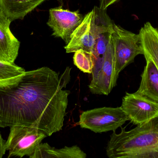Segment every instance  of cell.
Listing matches in <instances>:
<instances>
[{
	"label": "cell",
	"mask_w": 158,
	"mask_h": 158,
	"mask_svg": "<svg viewBox=\"0 0 158 158\" xmlns=\"http://www.w3.org/2000/svg\"><path fill=\"white\" fill-rule=\"evenodd\" d=\"M48 67L0 81V127L39 129L50 136L62 130L70 92Z\"/></svg>",
	"instance_id": "1"
},
{
	"label": "cell",
	"mask_w": 158,
	"mask_h": 158,
	"mask_svg": "<svg viewBox=\"0 0 158 158\" xmlns=\"http://www.w3.org/2000/svg\"><path fill=\"white\" fill-rule=\"evenodd\" d=\"M113 131L106 150L110 158H158V117L126 131Z\"/></svg>",
	"instance_id": "2"
},
{
	"label": "cell",
	"mask_w": 158,
	"mask_h": 158,
	"mask_svg": "<svg viewBox=\"0 0 158 158\" xmlns=\"http://www.w3.org/2000/svg\"><path fill=\"white\" fill-rule=\"evenodd\" d=\"M114 54L115 75L118 79L119 73L134 61L144 51L140 34H135L114 24L111 35Z\"/></svg>",
	"instance_id": "3"
},
{
	"label": "cell",
	"mask_w": 158,
	"mask_h": 158,
	"mask_svg": "<svg viewBox=\"0 0 158 158\" xmlns=\"http://www.w3.org/2000/svg\"><path fill=\"white\" fill-rule=\"evenodd\" d=\"M129 121L121 107H102L84 111L80 116L79 124L83 129L96 133L116 131Z\"/></svg>",
	"instance_id": "4"
},
{
	"label": "cell",
	"mask_w": 158,
	"mask_h": 158,
	"mask_svg": "<svg viewBox=\"0 0 158 158\" xmlns=\"http://www.w3.org/2000/svg\"><path fill=\"white\" fill-rule=\"evenodd\" d=\"M47 136L37 128L20 125L11 126L5 143L6 151H9L8 158L29 157Z\"/></svg>",
	"instance_id": "5"
},
{
	"label": "cell",
	"mask_w": 158,
	"mask_h": 158,
	"mask_svg": "<svg viewBox=\"0 0 158 158\" xmlns=\"http://www.w3.org/2000/svg\"><path fill=\"white\" fill-rule=\"evenodd\" d=\"M92 74L93 78L89 88L92 94L108 95L117 85L118 79L115 75L114 49L111 37L102 65L94 66Z\"/></svg>",
	"instance_id": "6"
},
{
	"label": "cell",
	"mask_w": 158,
	"mask_h": 158,
	"mask_svg": "<svg viewBox=\"0 0 158 158\" xmlns=\"http://www.w3.org/2000/svg\"><path fill=\"white\" fill-rule=\"evenodd\" d=\"M121 107L129 121L135 125L146 123L158 117V103L135 92H126Z\"/></svg>",
	"instance_id": "7"
},
{
	"label": "cell",
	"mask_w": 158,
	"mask_h": 158,
	"mask_svg": "<svg viewBox=\"0 0 158 158\" xmlns=\"http://www.w3.org/2000/svg\"><path fill=\"white\" fill-rule=\"evenodd\" d=\"M49 13L47 25L52 30V35L61 38L68 44L71 35L84 16L79 11H71L64 9L62 6L51 8Z\"/></svg>",
	"instance_id": "8"
},
{
	"label": "cell",
	"mask_w": 158,
	"mask_h": 158,
	"mask_svg": "<svg viewBox=\"0 0 158 158\" xmlns=\"http://www.w3.org/2000/svg\"><path fill=\"white\" fill-rule=\"evenodd\" d=\"M97 35L93 9L85 15L81 23L72 33L70 41L65 46L66 52L75 53L81 49L91 53Z\"/></svg>",
	"instance_id": "9"
},
{
	"label": "cell",
	"mask_w": 158,
	"mask_h": 158,
	"mask_svg": "<svg viewBox=\"0 0 158 158\" xmlns=\"http://www.w3.org/2000/svg\"><path fill=\"white\" fill-rule=\"evenodd\" d=\"M11 22L0 9V60L13 63L18 55L20 42L10 30Z\"/></svg>",
	"instance_id": "10"
},
{
	"label": "cell",
	"mask_w": 158,
	"mask_h": 158,
	"mask_svg": "<svg viewBox=\"0 0 158 158\" xmlns=\"http://www.w3.org/2000/svg\"><path fill=\"white\" fill-rule=\"evenodd\" d=\"M146 65L141 75L137 94L158 103V70L152 60L145 58Z\"/></svg>",
	"instance_id": "11"
},
{
	"label": "cell",
	"mask_w": 158,
	"mask_h": 158,
	"mask_svg": "<svg viewBox=\"0 0 158 158\" xmlns=\"http://www.w3.org/2000/svg\"><path fill=\"white\" fill-rule=\"evenodd\" d=\"M46 0H0V9L11 21L23 19Z\"/></svg>",
	"instance_id": "12"
},
{
	"label": "cell",
	"mask_w": 158,
	"mask_h": 158,
	"mask_svg": "<svg viewBox=\"0 0 158 158\" xmlns=\"http://www.w3.org/2000/svg\"><path fill=\"white\" fill-rule=\"evenodd\" d=\"M86 154L77 145L56 149L47 143H40L30 158H85Z\"/></svg>",
	"instance_id": "13"
},
{
	"label": "cell",
	"mask_w": 158,
	"mask_h": 158,
	"mask_svg": "<svg viewBox=\"0 0 158 158\" xmlns=\"http://www.w3.org/2000/svg\"><path fill=\"white\" fill-rule=\"evenodd\" d=\"M145 58L152 60L158 70V29L149 22L144 25L139 31Z\"/></svg>",
	"instance_id": "14"
},
{
	"label": "cell",
	"mask_w": 158,
	"mask_h": 158,
	"mask_svg": "<svg viewBox=\"0 0 158 158\" xmlns=\"http://www.w3.org/2000/svg\"><path fill=\"white\" fill-rule=\"evenodd\" d=\"M74 64L79 70L88 74L92 73L94 62L91 53L79 50L75 52L73 57Z\"/></svg>",
	"instance_id": "15"
},
{
	"label": "cell",
	"mask_w": 158,
	"mask_h": 158,
	"mask_svg": "<svg viewBox=\"0 0 158 158\" xmlns=\"http://www.w3.org/2000/svg\"><path fill=\"white\" fill-rule=\"evenodd\" d=\"M25 69L15 63L0 60V81L16 77L25 72Z\"/></svg>",
	"instance_id": "16"
},
{
	"label": "cell",
	"mask_w": 158,
	"mask_h": 158,
	"mask_svg": "<svg viewBox=\"0 0 158 158\" xmlns=\"http://www.w3.org/2000/svg\"><path fill=\"white\" fill-rule=\"evenodd\" d=\"M118 0H100V8L103 9H106L107 8L111 5L113 4Z\"/></svg>",
	"instance_id": "17"
},
{
	"label": "cell",
	"mask_w": 158,
	"mask_h": 158,
	"mask_svg": "<svg viewBox=\"0 0 158 158\" xmlns=\"http://www.w3.org/2000/svg\"><path fill=\"white\" fill-rule=\"evenodd\" d=\"M5 143V141L3 139L2 135L0 134V158H2L3 156L5 154L6 151Z\"/></svg>",
	"instance_id": "18"
}]
</instances>
